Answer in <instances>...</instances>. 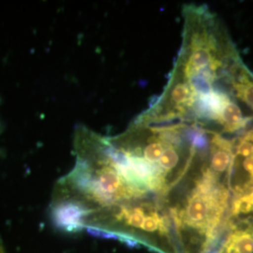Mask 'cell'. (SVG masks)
Instances as JSON below:
<instances>
[{"label":"cell","instance_id":"2","mask_svg":"<svg viewBox=\"0 0 253 253\" xmlns=\"http://www.w3.org/2000/svg\"><path fill=\"white\" fill-rule=\"evenodd\" d=\"M0 253H5V250H4V247H3V243L1 241V238H0Z\"/></svg>","mask_w":253,"mask_h":253},{"label":"cell","instance_id":"1","mask_svg":"<svg viewBox=\"0 0 253 253\" xmlns=\"http://www.w3.org/2000/svg\"><path fill=\"white\" fill-rule=\"evenodd\" d=\"M211 253H253V217L231 221Z\"/></svg>","mask_w":253,"mask_h":253}]
</instances>
